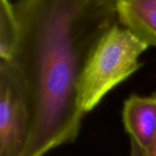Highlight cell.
I'll return each mask as SVG.
<instances>
[{
  "label": "cell",
  "mask_w": 156,
  "mask_h": 156,
  "mask_svg": "<svg viewBox=\"0 0 156 156\" xmlns=\"http://www.w3.org/2000/svg\"><path fill=\"white\" fill-rule=\"evenodd\" d=\"M19 38L11 61L23 82L31 132L23 156L75 142L84 113L79 85L100 38L116 23L113 0H18Z\"/></svg>",
  "instance_id": "cell-1"
},
{
  "label": "cell",
  "mask_w": 156,
  "mask_h": 156,
  "mask_svg": "<svg viewBox=\"0 0 156 156\" xmlns=\"http://www.w3.org/2000/svg\"><path fill=\"white\" fill-rule=\"evenodd\" d=\"M149 46L119 23L97 42L83 68L79 85V104L90 112L115 87L142 66L139 58Z\"/></svg>",
  "instance_id": "cell-2"
},
{
  "label": "cell",
  "mask_w": 156,
  "mask_h": 156,
  "mask_svg": "<svg viewBox=\"0 0 156 156\" xmlns=\"http://www.w3.org/2000/svg\"><path fill=\"white\" fill-rule=\"evenodd\" d=\"M31 132L25 88L12 62L0 61V156H23Z\"/></svg>",
  "instance_id": "cell-3"
},
{
  "label": "cell",
  "mask_w": 156,
  "mask_h": 156,
  "mask_svg": "<svg viewBox=\"0 0 156 156\" xmlns=\"http://www.w3.org/2000/svg\"><path fill=\"white\" fill-rule=\"evenodd\" d=\"M122 122L131 141L143 150L151 144L156 133V94L130 95L123 103Z\"/></svg>",
  "instance_id": "cell-4"
},
{
  "label": "cell",
  "mask_w": 156,
  "mask_h": 156,
  "mask_svg": "<svg viewBox=\"0 0 156 156\" xmlns=\"http://www.w3.org/2000/svg\"><path fill=\"white\" fill-rule=\"evenodd\" d=\"M118 23L156 47V0H115Z\"/></svg>",
  "instance_id": "cell-5"
},
{
  "label": "cell",
  "mask_w": 156,
  "mask_h": 156,
  "mask_svg": "<svg viewBox=\"0 0 156 156\" xmlns=\"http://www.w3.org/2000/svg\"><path fill=\"white\" fill-rule=\"evenodd\" d=\"M19 24L10 0H0V61L11 62L16 51Z\"/></svg>",
  "instance_id": "cell-6"
},
{
  "label": "cell",
  "mask_w": 156,
  "mask_h": 156,
  "mask_svg": "<svg viewBox=\"0 0 156 156\" xmlns=\"http://www.w3.org/2000/svg\"><path fill=\"white\" fill-rule=\"evenodd\" d=\"M144 156H156V133L149 146L144 150Z\"/></svg>",
  "instance_id": "cell-7"
},
{
  "label": "cell",
  "mask_w": 156,
  "mask_h": 156,
  "mask_svg": "<svg viewBox=\"0 0 156 156\" xmlns=\"http://www.w3.org/2000/svg\"><path fill=\"white\" fill-rule=\"evenodd\" d=\"M129 156H144V150L136 143L131 141V149Z\"/></svg>",
  "instance_id": "cell-8"
},
{
  "label": "cell",
  "mask_w": 156,
  "mask_h": 156,
  "mask_svg": "<svg viewBox=\"0 0 156 156\" xmlns=\"http://www.w3.org/2000/svg\"><path fill=\"white\" fill-rule=\"evenodd\" d=\"M113 1H115V0H113Z\"/></svg>",
  "instance_id": "cell-9"
}]
</instances>
